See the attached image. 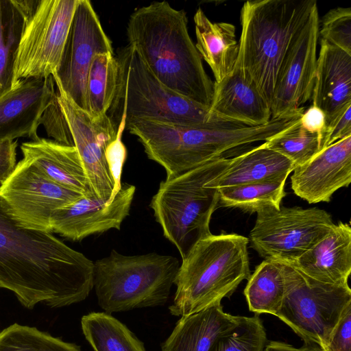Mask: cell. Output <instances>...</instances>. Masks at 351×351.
Masks as SVG:
<instances>
[{"label": "cell", "instance_id": "obj_1", "mask_svg": "<svg viewBox=\"0 0 351 351\" xmlns=\"http://www.w3.org/2000/svg\"><path fill=\"white\" fill-rule=\"evenodd\" d=\"M94 263L51 232L25 228L0 196V288L27 308L84 300L93 289Z\"/></svg>", "mask_w": 351, "mask_h": 351}, {"label": "cell", "instance_id": "obj_2", "mask_svg": "<svg viewBox=\"0 0 351 351\" xmlns=\"http://www.w3.org/2000/svg\"><path fill=\"white\" fill-rule=\"evenodd\" d=\"M183 10L165 1L136 9L127 26L128 45L156 78L175 93L210 106L215 83L191 38Z\"/></svg>", "mask_w": 351, "mask_h": 351}, {"label": "cell", "instance_id": "obj_3", "mask_svg": "<svg viewBox=\"0 0 351 351\" xmlns=\"http://www.w3.org/2000/svg\"><path fill=\"white\" fill-rule=\"evenodd\" d=\"M315 0H254L241 10L237 61L271 106L283 61Z\"/></svg>", "mask_w": 351, "mask_h": 351}, {"label": "cell", "instance_id": "obj_4", "mask_svg": "<svg viewBox=\"0 0 351 351\" xmlns=\"http://www.w3.org/2000/svg\"><path fill=\"white\" fill-rule=\"evenodd\" d=\"M125 130L137 137L148 158L161 165L170 178L222 157L234 148L265 142L279 134L282 128L276 119L262 125L237 128L138 120Z\"/></svg>", "mask_w": 351, "mask_h": 351}, {"label": "cell", "instance_id": "obj_5", "mask_svg": "<svg viewBox=\"0 0 351 351\" xmlns=\"http://www.w3.org/2000/svg\"><path fill=\"white\" fill-rule=\"evenodd\" d=\"M248 243L236 233H211L198 240L182 259L170 313L189 315L230 297L251 275Z\"/></svg>", "mask_w": 351, "mask_h": 351}, {"label": "cell", "instance_id": "obj_6", "mask_svg": "<svg viewBox=\"0 0 351 351\" xmlns=\"http://www.w3.org/2000/svg\"><path fill=\"white\" fill-rule=\"evenodd\" d=\"M117 60L119 65L117 85L112 104L108 111L109 114H107L116 129L123 117L125 118V126L138 120L210 128L246 126L225 119L211 112L210 107L193 101L167 87L129 45L119 51Z\"/></svg>", "mask_w": 351, "mask_h": 351}, {"label": "cell", "instance_id": "obj_7", "mask_svg": "<svg viewBox=\"0 0 351 351\" xmlns=\"http://www.w3.org/2000/svg\"><path fill=\"white\" fill-rule=\"evenodd\" d=\"M231 158L223 156L198 167L166 178L153 196L150 207L164 237L183 259L200 239L211 234L210 222L219 206L217 189L207 186L221 175Z\"/></svg>", "mask_w": 351, "mask_h": 351}, {"label": "cell", "instance_id": "obj_8", "mask_svg": "<svg viewBox=\"0 0 351 351\" xmlns=\"http://www.w3.org/2000/svg\"><path fill=\"white\" fill-rule=\"evenodd\" d=\"M181 263L171 255L152 252L128 256L112 250L94 263L93 288L107 313L164 305Z\"/></svg>", "mask_w": 351, "mask_h": 351}, {"label": "cell", "instance_id": "obj_9", "mask_svg": "<svg viewBox=\"0 0 351 351\" xmlns=\"http://www.w3.org/2000/svg\"><path fill=\"white\" fill-rule=\"evenodd\" d=\"M279 261L282 266L285 292L276 317L303 342L315 343L322 348L343 310L351 303V289L349 285L319 282L291 264Z\"/></svg>", "mask_w": 351, "mask_h": 351}, {"label": "cell", "instance_id": "obj_10", "mask_svg": "<svg viewBox=\"0 0 351 351\" xmlns=\"http://www.w3.org/2000/svg\"><path fill=\"white\" fill-rule=\"evenodd\" d=\"M78 2L39 1L35 11L25 19L15 61L13 87L23 80L47 78L56 73Z\"/></svg>", "mask_w": 351, "mask_h": 351}, {"label": "cell", "instance_id": "obj_11", "mask_svg": "<svg viewBox=\"0 0 351 351\" xmlns=\"http://www.w3.org/2000/svg\"><path fill=\"white\" fill-rule=\"evenodd\" d=\"M249 234L250 246L265 259L291 263L324 238L335 225L330 213L299 206L256 213Z\"/></svg>", "mask_w": 351, "mask_h": 351}, {"label": "cell", "instance_id": "obj_12", "mask_svg": "<svg viewBox=\"0 0 351 351\" xmlns=\"http://www.w3.org/2000/svg\"><path fill=\"white\" fill-rule=\"evenodd\" d=\"M0 196L21 226L52 232L53 213L82 195L52 181L22 158L0 186Z\"/></svg>", "mask_w": 351, "mask_h": 351}, {"label": "cell", "instance_id": "obj_13", "mask_svg": "<svg viewBox=\"0 0 351 351\" xmlns=\"http://www.w3.org/2000/svg\"><path fill=\"white\" fill-rule=\"evenodd\" d=\"M56 87L59 104L91 188L97 197L111 202L120 188L110 169L106 151L115 140L117 130L107 114L93 117L77 106L60 86Z\"/></svg>", "mask_w": 351, "mask_h": 351}, {"label": "cell", "instance_id": "obj_14", "mask_svg": "<svg viewBox=\"0 0 351 351\" xmlns=\"http://www.w3.org/2000/svg\"><path fill=\"white\" fill-rule=\"evenodd\" d=\"M114 53L88 0H79L59 66L52 76L71 100L88 112L86 80L91 62L101 53Z\"/></svg>", "mask_w": 351, "mask_h": 351}, {"label": "cell", "instance_id": "obj_15", "mask_svg": "<svg viewBox=\"0 0 351 351\" xmlns=\"http://www.w3.org/2000/svg\"><path fill=\"white\" fill-rule=\"evenodd\" d=\"M320 21L317 5L291 45L276 81L271 119L301 116L311 99L316 73Z\"/></svg>", "mask_w": 351, "mask_h": 351}, {"label": "cell", "instance_id": "obj_16", "mask_svg": "<svg viewBox=\"0 0 351 351\" xmlns=\"http://www.w3.org/2000/svg\"><path fill=\"white\" fill-rule=\"evenodd\" d=\"M135 191V186L124 184L111 202L82 195L53 213L51 232L77 241L110 229L119 230L130 214Z\"/></svg>", "mask_w": 351, "mask_h": 351}, {"label": "cell", "instance_id": "obj_17", "mask_svg": "<svg viewBox=\"0 0 351 351\" xmlns=\"http://www.w3.org/2000/svg\"><path fill=\"white\" fill-rule=\"evenodd\" d=\"M291 176L294 193L309 204L328 202L351 182V136L325 147Z\"/></svg>", "mask_w": 351, "mask_h": 351}, {"label": "cell", "instance_id": "obj_18", "mask_svg": "<svg viewBox=\"0 0 351 351\" xmlns=\"http://www.w3.org/2000/svg\"><path fill=\"white\" fill-rule=\"evenodd\" d=\"M52 76L21 80L0 97V141L20 137L40 138L41 117L56 95Z\"/></svg>", "mask_w": 351, "mask_h": 351}, {"label": "cell", "instance_id": "obj_19", "mask_svg": "<svg viewBox=\"0 0 351 351\" xmlns=\"http://www.w3.org/2000/svg\"><path fill=\"white\" fill-rule=\"evenodd\" d=\"M211 112L246 126H258L271 119V108L237 60L232 71L214 82Z\"/></svg>", "mask_w": 351, "mask_h": 351}, {"label": "cell", "instance_id": "obj_20", "mask_svg": "<svg viewBox=\"0 0 351 351\" xmlns=\"http://www.w3.org/2000/svg\"><path fill=\"white\" fill-rule=\"evenodd\" d=\"M288 263L319 282L348 285L351 273L350 224L339 221L311 248Z\"/></svg>", "mask_w": 351, "mask_h": 351}, {"label": "cell", "instance_id": "obj_21", "mask_svg": "<svg viewBox=\"0 0 351 351\" xmlns=\"http://www.w3.org/2000/svg\"><path fill=\"white\" fill-rule=\"evenodd\" d=\"M311 99L326 124L351 104V55L322 38Z\"/></svg>", "mask_w": 351, "mask_h": 351}, {"label": "cell", "instance_id": "obj_22", "mask_svg": "<svg viewBox=\"0 0 351 351\" xmlns=\"http://www.w3.org/2000/svg\"><path fill=\"white\" fill-rule=\"evenodd\" d=\"M23 159L58 184L86 197L96 196L75 146L39 138L21 145Z\"/></svg>", "mask_w": 351, "mask_h": 351}, {"label": "cell", "instance_id": "obj_23", "mask_svg": "<svg viewBox=\"0 0 351 351\" xmlns=\"http://www.w3.org/2000/svg\"><path fill=\"white\" fill-rule=\"evenodd\" d=\"M241 317L226 313L221 302L180 317L161 351H208L215 339L235 326Z\"/></svg>", "mask_w": 351, "mask_h": 351}, {"label": "cell", "instance_id": "obj_24", "mask_svg": "<svg viewBox=\"0 0 351 351\" xmlns=\"http://www.w3.org/2000/svg\"><path fill=\"white\" fill-rule=\"evenodd\" d=\"M295 168L288 158L261 144L231 158L226 171L207 186L221 189L264 182L289 176Z\"/></svg>", "mask_w": 351, "mask_h": 351}, {"label": "cell", "instance_id": "obj_25", "mask_svg": "<svg viewBox=\"0 0 351 351\" xmlns=\"http://www.w3.org/2000/svg\"><path fill=\"white\" fill-rule=\"evenodd\" d=\"M197 43L195 47L210 67L215 82H221L233 69L239 53L234 25L213 23L199 8L193 16Z\"/></svg>", "mask_w": 351, "mask_h": 351}, {"label": "cell", "instance_id": "obj_26", "mask_svg": "<svg viewBox=\"0 0 351 351\" xmlns=\"http://www.w3.org/2000/svg\"><path fill=\"white\" fill-rule=\"evenodd\" d=\"M285 292L281 263L276 259H265L257 265L244 289L249 310L255 315L276 316Z\"/></svg>", "mask_w": 351, "mask_h": 351}, {"label": "cell", "instance_id": "obj_27", "mask_svg": "<svg viewBox=\"0 0 351 351\" xmlns=\"http://www.w3.org/2000/svg\"><path fill=\"white\" fill-rule=\"evenodd\" d=\"M82 332L95 351H146L143 343L121 322L106 312L81 319Z\"/></svg>", "mask_w": 351, "mask_h": 351}, {"label": "cell", "instance_id": "obj_28", "mask_svg": "<svg viewBox=\"0 0 351 351\" xmlns=\"http://www.w3.org/2000/svg\"><path fill=\"white\" fill-rule=\"evenodd\" d=\"M289 176L261 182L217 189L221 206L245 213L279 209L285 196V186Z\"/></svg>", "mask_w": 351, "mask_h": 351}, {"label": "cell", "instance_id": "obj_29", "mask_svg": "<svg viewBox=\"0 0 351 351\" xmlns=\"http://www.w3.org/2000/svg\"><path fill=\"white\" fill-rule=\"evenodd\" d=\"M25 18L13 0H0V97L13 87L14 69Z\"/></svg>", "mask_w": 351, "mask_h": 351}, {"label": "cell", "instance_id": "obj_30", "mask_svg": "<svg viewBox=\"0 0 351 351\" xmlns=\"http://www.w3.org/2000/svg\"><path fill=\"white\" fill-rule=\"evenodd\" d=\"M119 65L114 53H101L94 56L86 80L88 112L93 117L107 114L115 95Z\"/></svg>", "mask_w": 351, "mask_h": 351}, {"label": "cell", "instance_id": "obj_31", "mask_svg": "<svg viewBox=\"0 0 351 351\" xmlns=\"http://www.w3.org/2000/svg\"><path fill=\"white\" fill-rule=\"evenodd\" d=\"M0 351H82L35 327L13 324L0 332Z\"/></svg>", "mask_w": 351, "mask_h": 351}, {"label": "cell", "instance_id": "obj_32", "mask_svg": "<svg viewBox=\"0 0 351 351\" xmlns=\"http://www.w3.org/2000/svg\"><path fill=\"white\" fill-rule=\"evenodd\" d=\"M262 144L288 158L295 167L305 164L322 150L318 135L303 129L300 122Z\"/></svg>", "mask_w": 351, "mask_h": 351}, {"label": "cell", "instance_id": "obj_33", "mask_svg": "<svg viewBox=\"0 0 351 351\" xmlns=\"http://www.w3.org/2000/svg\"><path fill=\"white\" fill-rule=\"evenodd\" d=\"M267 342L258 315L242 316L233 328L219 335L208 351H262Z\"/></svg>", "mask_w": 351, "mask_h": 351}, {"label": "cell", "instance_id": "obj_34", "mask_svg": "<svg viewBox=\"0 0 351 351\" xmlns=\"http://www.w3.org/2000/svg\"><path fill=\"white\" fill-rule=\"evenodd\" d=\"M319 36L351 55V8L338 7L327 12L319 25Z\"/></svg>", "mask_w": 351, "mask_h": 351}, {"label": "cell", "instance_id": "obj_35", "mask_svg": "<svg viewBox=\"0 0 351 351\" xmlns=\"http://www.w3.org/2000/svg\"><path fill=\"white\" fill-rule=\"evenodd\" d=\"M40 123L45 125L48 136L53 137L55 141L63 145L74 146L67 121L58 100L57 94L45 110Z\"/></svg>", "mask_w": 351, "mask_h": 351}, {"label": "cell", "instance_id": "obj_36", "mask_svg": "<svg viewBox=\"0 0 351 351\" xmlns=\"http://www.w3.org/2000/svg\"><path fill=\"white\" fill-rule=\"evenodd\" d=\"M322 349L324 351H351V303L343 310Z\"/></svg>", "mask_w": 351, "mask_h": 351}, {"label": "cell", "instance_id": "obj_37", "mask_svg": "<svg viewBox=\"0 0 351 351\" xmlns=\"http://www.w3.org/2000/svg\"><path fill=\"white\" fill-rule=\"evenodd\" d=\"M349 136H351V104L326 124L322 149Z\"/></svg>", "mask_w": 351, "mask_h": 351}, {"label": "cell", "instance_id": "obj_38", "mask_svg": "<svg viewBox=\"0 0 351 351\" xmlns=\"http://www.w3.org/2000/svg\"><path fill=\"white\" fill-rule=\"evenodd\" d=\"M300 125L307 132L317 134L322 145L326 127V117L320 108L312 104L305 110L300 118Z\"/></svg>", "mask_w": 351, "mask_h": 351}, {"label": "cell", "instance_id": "obj_39", "mask_svg": "<svg viewBox=\"0 0 351 351\" xmlns=\"http://www.w3.org/2000/svg\"><path fill=\"white\" fill-rule=\"evenodd\" d=\"M16 141H0V186L8 178L16 165Z\"/></svg>", "mask_w": 351, "mask_h": 351}, {"label": "cell", "instance_id": "obj_40", "mask_svg": "<svg viewBox=\"0 0 351 351\" xmlns=\"http://www.w3.org/2000/svg\"><path fill=\"white\" fill-rule=\"evenodd\" d=\"M266 351H324L321 346L312 342H303L300 347H295L280 341H269L265 346Z\"/></svg>", "mask_w": 351, "mask_h": 351}, {"label": "cell", "instance_id": "obj_41", "mask_svg": "<svg viewBox=\"0 0 351 351\" xmlns=\"http://www.w3.org/2000/svg\"><path fill=\"white\" fill-rule=\"evenodd\" d=\"M262 351H266V350H265V348H264Z\"/></svg>", "mask_w": 351, "mask_h": 351}]
</instances>
